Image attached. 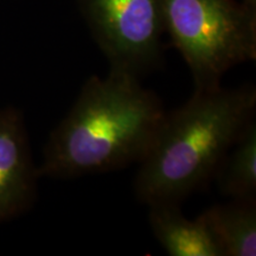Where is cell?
<instances>
[{
  "instance_id": "cell-1",
  "label": "cell",
  "mask_w": 256,
  "mask_h": 256,
  "mask_svg": "<svg viewBox=\"0 0 256 256\" xmlns=\"http://www.w3.org/2000/svg\"><path fill=\"white\" fill-rule=\"evenodd\" d=\"M165 115L158 96L136 76L114 70L92 76L51 132L38 174L70 179L142 162Z\"/></svg>"
},
{
  "instance_id": "cell-2",
  "label": "cell",
  "mask_w": 256,
  "mask_h": 256,
  "mask_svg": "<svg viewBox=\"0 0 256 256\" xmlns=\"http://www.w3.org/2000/svg\"><path fill=\"white\" fill-rule=\"evenodd\" d=\"M256 89L194 90L186 104L166 112L154 142L140 164L134 188L138 200L180 206L214 179L220 160L254 121Z\"/></svg>"
},
{
  "instance_id": "cell-3",
  "label": "cell",
  "mask_w": 256,
  "mask_h": 256,
  "mask_svg": "<svg viewBox=\"0 0 256 256\" xmlns=\"http://www.w3.org/2000/svg\"><path fill=\"white\" fill-rule=\"evenodd\" d=\"M164 30L190 69L194 90L220 87L256 58V16L236 0H159Z\"/></svg>"
},
{
  "instance_id": "cell-4",
  "label": "cell",
  "mask_w": 256,
  "mask_h": 256,
  "mask_svg": "<svg viewBox=\"0 0 256 256\" xmlns=\"http://www.w3.org/2000/svg\"><path fill=\"white\" fill-rule=\"evenodd\" d=\"M80 10L110 70L145 75L162 60L159 0H78Z\"/></svg>"
},
{
  "instance_id": "cell-5",
  "label": "cell",
  "mask_w": 256,
  "mask_h": 256,
  "mask_svg": "<svg viewBox=\"0 0 256 256\" xmlns=\"http://www.w3.org/2000/svg\"><path fill=\"white\" fill-rule=\"evenodd\" d=\"M38 178L23 114L14 107L0 110V223L34 206Z\"/></svg>"
},
{
  "instance_id": "cell-6",
  "label": "cell",
  "mask_w": 256,
  "mask_h": 256,
  "mask_svg": "<svg viewBox=\"0 0 256 256\" xmlns=\"http://www.w3.org/2000/svg\"><path fill=\"white\" fill-rule=\"evenodd\" d=\"M153 235L171 256H222L218 246L200 216L188 220L176 204L148 206Z\"/></svg>"
},
{
  "instance_id": "cell-7",
  "label": "cell",
  "mask_w": 256,
  "mask_h": 256,
  "mask_svg": "<svg viewBox=\"0 0 256 256\" xmlns=\"http://www.w3.org/2000/svg\"><path fill=\"white\" fill-rule=\"evenodd\" d=\"M222 256L256 255V200L217 204L200 215Z\"/></svg>"
},
{
  "instance_id": "cell-8",
  "label": "cell",
  "mask_w": 256,
  "mask_h": 256,
  "mask_svg": "<svg viewBox=\"0 0 256 256\" xmlns=\"http://www.w3.org/2000/svg\"><path fill=\"white\" fill-rule=\"evenodd\" d=\"M215 178L223 196L256 200V124L252 121L217 166Z\"/></svg>"
},
{
  "instance_id": "cell-9",
  "label": "cell",
  "mask_w": 256,
  "mask_h": 256,
  "mask_svg": "<svg viewBox=\"0 0 256 256\" xmlns=\"http://www.w3.org/2000/svg\"><path fill=\"white\" fill-rule=\"evenodd\" d=\"M241 4L244 6L246 10L250 12L252 14L256 16V0H242Z\"/></svg>"
}]
</instances>
